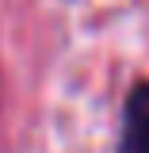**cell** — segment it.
Wrapping results in <instances>:
<instances>
[{"label":"cell","mask_w":149,"mask_h":153,"mask_svg":"<svg viewBox=\"0 0 149 153\" xmlns=\"http://www.w3.org/2000/svg\"><path fill=\"white\" fill-rule=\"evenodd\" d=\"M119 153H149V84H134L126 96Z\"/></svg>","instance_id":"obj_1"}]
</instances>
